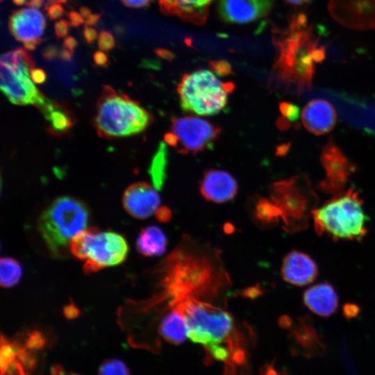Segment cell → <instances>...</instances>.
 <instances>
[{"instance_id": "1", "label": "cell", "mask_w": 375, "mask_h": 375, "mask_svg": "<svg viewBox=\"0 0 375 375\" xmlns=\"http://www.w3.org/2000/svg\"><path fill=\"white\" fill-rule=\"evenodd\" d=\"M278 55L274 72L284 83L302 91L311 87L317 65L326 57L315 27L304 12L294 14L288 26L274 34Z\"/></svg>"}, {"instance_id": "2", "label": "cell", "mask_w": 375, "mask_h": 375, "mask_svg": "<svg viewBox=\"0 0 375 375\" xmlns=\"http://www.w3.org/2000/svg\"><path fill=\"white\" fill-rule=\"evenodd\" d=\"M153 122L145 108L110 85L103 86L97 104L94 125L103 138L115 139L138 134Z\"/></svg>"}, {"instance_id": "3", "label": "cell", "mask_w": 375, "mask_h": 375, "mask_svg": "<svg viewBox=\"0 0 375 375\" xmlns=\"http://www.w3.org/2000/svg\"><path fill=\"white\" fill-rule=\"evenodd\" d=\"M318 234L334 240H355L367 233V216L362 200L353 188L334 196L312 212Z\"/></svg>"}, {"instance_id": "4", "label": "cell", "mask_w": 375, "mask_h": 375, "mask_svg": "<svg viewBox=\"0 0 375 375\" xmlns=\"http://www.w3.org/2000/svg\"><path fill=\"white\" fill-rule=\"evenodd\" d=\"M176 306L183 312L188 325V338L202 345L206 353L218 348H226L242 353L233 339L234 322L232 316L210 303L189 299Z\"/></svg>"}, {"instance_id": "5", "label": "cell", "mask_w": 375, "mask_h": 375, "mask_svg": "<svg viewBox=\"0 0 375 375\" xmlns=\"http://www.w3.org/2000/svg\"><path fill=\"white\" fill-rule=\"evenodd\" d=\"M88 210L81 201L63 196L56 199L40 215L38 228L50 253L62 257L71 240L85 230Z\"/></svg>"}, {"instance_id": "6", "label": "cell", "mask_w": 375, "mask_h": 375, "mask_svg": "<svg viewBox=\"0 0 375 375\" xmlns=\"http://www.w3.org/2000/svg\"><path fill=\"white\" fill-rule=\"evenodd\" d=\"M234 84L223 82L211 69L185 74L177 87L180 106L185 112L201 116L214 115L226 106Z\"/></svg>"}, {"instance_id": "7", "label": "cell", "mask_w": 375, "mask_h": 375, "mask_svg": "<svg viewBox=\"0 0 375 375\" xmlns=\"http://www.w3.org/2000/svg\"><path fill=\"white\" fill-rule=\"evenodd\" d=\"M128 250L127 242L122 235L95 228L82 231L69 244L71 253L84 261L83 269L86 273L96 272L122 262Z\"/></svg>"}, {"instance_id": "8", "label": "cell", "mask_w": 375, "mask_h": 375, "mask_svg": "<svg viewBox=\"0 0 375 375\" xmlns=\"http://www.w3.org/2000/svg\"><path fill=\"white\" fill-rule=\"evenodd\" d=\"M306 176L299 175L274 183L271 188L272 201L279 208L282 219L292 228L303 227L317 201V196Z\"/></svg>"}, {"instance_id": "9", "label": "cell", "mask_w": 375, "mask_h": 375, "mask_svg": "<svg viewBox=\"0 0 375 375\" xmlns=\"http://www.w3.org/2000/svg\"><path fill=\"white\" fill-rule=\"evenodd\" d=\"M178 255V254H177ZM174 256L176 262L171 266L169 277H166V290L174 307L209 289L212 275L207 262L191 256Z\"/></svg>"}, {"instance_id": "10", "label": "cell", "mask_w": 375, "mask_h": 375, "mask_svg": "<svg viewBox=\"0 0 375 375\" xmlns=\"http://www.w3.org/2000/svg\"><path fill=\"white\" fill-rule=\"evenodd\" d=\"M221 131L220 127L197 117H174L164 140L179 153L195 154L210 149Z\"/></svg>"}, {"instance_id": "11", "label": "cell", "mask_w": 375, "mask_h": 375, "mask_svg": "<svg viewBox=\"0 0 375 375\" xmlns=\"http://www.w3.org/2000/svg\"><path fill=\"white\" fill-rule=\"evenodd\" d=\"M320 161L325 176L319 183V188L334 196L343 192L350 176L356 172L355 165L331 139L323 147Z\"/></svg>"}, {"instance_id": "12", "label": "cell", "mask_w": 375, "mask_h": 375, "mask_svg": "<svg viewBox=\"0 0 375 375\" xmlns=\"http://www.w3.org/2000/svg\"><path fill=\"white\" fill-rule=\"evenodd\" d=\"M30 72L31 69L24 65L12 71L1 64V90L13 104L33 105L38 108L47 97L31 81Z\"/></svg>"}, {"instance_id": "13", "label": "cell", "mask_w": 375, "mask_h": 375, "mask_svg": "<svg viewBox=\"0 0 375 375\" xmlns=\"http://www.w3.org/2000/svg\"><path fill=\"white\" fill-rule=\"evenodd\" d=\"M328 10L344 27L360 31L375 29V0H328Z\"/></svg>"}, {"instance_id": "14", "label": "cell", "mask_w": 375, "mask_h": 375, "mask_svg": "<svg viewBox=\"0 0 375 375\" xmlns=\"http://www.w3.org/2000/svg\"><path fill=\"white\" fill-rule=\"evenodd\" d=\"M275 0H219L217 12L222 20L230 24H246L266 16Z\"/></svg>"}, {"instance_id": "15", "label": "cell", "mask_w": 375, "mask_h": 375, "mask_svg": "<svg viewBox=\"0 0 375 375\" xmlns=\"http://www.w3.org/2000/svg\"><path fill=\"white\" fill-rule=\"evenodd\" d=\"M155 189L144 182L128 186L122 198L125 210L129 215L138 219H145L156 213L160 199Z\"/></svg>"}, {"instance_id": "16", "label": "cell", "mask_w": 375, "mask_h": 375, "mask_svg": "<svg viewBox=\"0 0 375 375\" xmlns=\"http://www.w3.org/2000/svg\"><path fill=\"white\" fill-rule=\"evenodd\" d=\"M200 192L206 200L224 203L235 197L238 192V184L228 172L210 169L204 173L200 181Z\"/></svg>"}, {"instance_id": "17", "label": "cell", "mask_w": 375, "mask_h": 375, "mask_svg": "<svg viewBox=\"0 0 375 375\" xmlns=\"http://www.w3.org/2000/svg\"><path fill=\"white\" fill-rule=\"evenodd\" d=\"M45 26L46 19L43 14L31 8L12 11L8 20L10 34L21 42L40 38Z\"/></svg>"}, {"instance_id": "18", "label": "cell", "mask_w": 375, "mask_h": 375, "mask_svg": "<svg viewBox=\"0 0 375 375\" xmlns=\"http://www.w3.org/2000/svg\"><path fill=\"white\" fill-rule=\"evenodd\" d=\"M301 122L310 133L324 135L335 126L337 113L333 105L326 100L313 99L303 108Z\"/></svg>"}, {"instance_id": "19", "label": "cell", "mask_w": 375, "mask_h": 375, "mask_svg": "<svg viewBox=\"0 0 375 375\" xmlns=\"http://www.w3.org/2000/svg\"><path fill=\"white\" fill-rule=\"evenodd\" d=\"M315 262L306 253L292 251L283 258L281 276L288 283L303 286L312 283L317 276Z\"/></svg>"}, {"instance_id": "20", "label": "cell", "mask_w": 375, "mask_h": 375, "mask_svg": "<svg viewBox=\"0 0 375 375\" xmlns=\"http://www.w3.org/2000/svg\"><path fill=\"white\" fill-rule=\"evenodd\" d=\"M214 0H158L161 12L196 24L206 22Z\"/></svg>"}, {"instance_id": "21", "label": "cell", "mask_w": 375, "mask_h": 375, "mask_svg": "<svg viewBox=\"0 0 375 375\" xmlns=\"http://www.w3.org/2000/svg\"><path fill=\"white\" fill-rule=\"evenodd\" d=\"M303 300L306 306L321 317L332 315L338 307V297L333 287L327 283L316 284L305 291Z\"/></svg>"}, {"instance_id": "22", "label": "cell", "mask_w": 375, "mask_h": 375, "mask_svg": "<svg viewBox=\"0 0 375 375\" xmlns=\"http://www.w3.org/2000/svg\"><path fill=\"white\" fill-rule=\"evenodd\" d=\"M44 117L49 133L54 136L67 134L75 123L72 112L65 105L47 98L38 108Z\"/></svg>"}, {"instance_id": "23", "label": "cell", "mask_w": 375, "mask_h": 375, "mask_svg": "<svg viewBox=\"0 0 375 375\" xmlns=\"http://www.w3.org/2000/svg\"><path fill=\"white\" fill-rule=\"evenodd\" d=\"M292 336L298 353L306 358H310L324 354L325 351L324 344L315 328L306 320H301L296 327H294Z\"/></svg>"}, {"instance_id": "24", "label": "cell", "mask_w": 375, "mask_h": 375, "mask_svg": "<svg viewBox=\"0 0 375 375\" xmlns=\"http://www.w3.org/2000/svg\"><path fill=\"white\" fill-rule=\"evenodd\" d=\"M159 333L165 340L172 344H180L188 338L186 319L178 306L174 307L162 318Z\"/></svg>"}, {"instance_id": "25", "label": "cell", "mask_w": 375, "mask_h": 375, "mask_svg": "<svg viewBox=\"0 0 375 375\" xmlns=\"http://www.w3.org/2000/svg\"><path fill=\"white\" fill-rule=\"evenodd\" d=\"M167 246V238L163 231L156 226L143 228L137 239L138 251L146 256L162 254Z\"/></svg>"}, {"instance_id": "26", "label": "cell", "mask_w": 375, "mask_h": 375, "mask_svg": "<svg viewBox=\"0 0 375 375\" xmlns=\"http://www.w3.org/2000/svg\"><path fill=\"white\" fill-rule=\"evenodd\" d=\"M167 148L165 144L161 142L156 151L149 169L154 188L161 190L166 178Z\"/></svg>"}, {"instance_id": "27", "label": "cell", "mask_w": 375, "mask_h": 375, "mask_svg": "<svg viewBox=\"0 0 375 375\" xmlns=\"http://www.w3.org/2000/svg\"><path fill=\"white\" fill-rule=\"evenodd\" d=\"M19 263L11 258H3L0 262V283L3 288H10L16 285L22 276Z\"/></svg>"}, {"instance_id": "28", "label": "cell", "mask_w": 375, "mask_h": 375, "mask_svg": "<svg viewBox=\"0 0 375 375\" xmlns=\"http://www.w3.org/2000/svg\"><path fill=\"white\" fill-rule=\"evenodd\" d=\"M255 215L257 219L264 224L276 222L280 217L282 219V213L279 208L272 201L261 199L256 206Z\"/></svg>"}, {"instance_id": "29", "label": "cell", "mask_w": 375, "mask_h": 375, "mask_svg": "<svg viewBox=\"0 0 375 375\" xmlns=\"http://www.w3.org/2000/svg\"><path fill=\"white\" fill-rule=\"evenodd\" d=\"M279 110L281 117L278 119V127L282 130L290 127L292 124L296 123L300 117L299 108L291 102L283 101L279 103Z\"/></svg>"}, {"instance_id": "30", "label": "cell", "mask_w": 375, "mask_h": 375, "mask_svg": "<svg viewBox=\"0 0 375 375\" xmlns=\"http://www.w3.org/2000/svg\"><path fill=\"white\" fill-rule=\"evenodd\" d=\"M98 375H130V372L123 361L117 358H110L101 364Z\"/></svg>"}, {"instance_id": "31", "label": "cell", "mask_w": 375, "mask_h": 375, "mask_svg": "<svg viewBox=\"0 0 375 375\" xmlns=\"http://www.w3.org/2000/svg\"><path fill=\"white\" fill-rule=\"evenodd\" d=\"M97 44L101 51H109L115 47V40L110 31L102 30L98 35Z\"/></svg>"}, {"instance_id": "32", "label": "cell", "mask_w": 375, "mask_h": 375, "mask_svg": "<svg viewBox=\"0 0 375 375\" xmlns=\"http://www.w3.org/2000/svg\"><path fill=\"white\" fill-rule=\"evenodd\" d=\"M1 64L6 65L12 71H16L19 66L16 51H10L3 54L1 57Z\"/></svg>"}, {"instance_id": "33", "label": "cell", "mask_w": 375, "mask_h": 375, "mask_svg": "<svg viewBox=\"0 0 375 375\" xmlns=\"http://www.w3.org/2000/svg\"><path fill=\"white\" fill-rule=\"evenodd\" d=\"M15 51L17 53L19 64L26 65L31 70L35 68V61L31 55L25 49L19 47L15 49Z\"/></svg>"}, {"instance_id": "34", "label": "cell", "mask_w": 375, "mask_h": 375, "mask_svg": "<svg viewBox=\"0 0 375 375\" xmlns=\"http://www.w3.org/2000/svg\"><path fill=\"white\" fill-rule=\"evenodd\" d=\"M210 69L219 76H226L232 72L231 66L225 61L212 62L210 63Z\"/></svg>"}, {"instance_id": "35", "label": "cell", "mask_w": 375, "mask_h": 375, "mask_svg": "<svg viewBox=\"0 0 375 375\" xmlns=\"http://www.w3.org/2000/svg\"><path fill=\"white\" fill-rule=\"evenodd\" d=\"M70 24L66 19H60L54 24L55 35L57 39L67 36L69 31Z\"/></svg>"}, {"instance_id": "36", "label": "cell", "mask_w": 375, "mask_h": 375, "mask_svg": "<svg viewBox=\"0 0 375 375\" xmlns=\"http://www.w3.org/2000/svg\"><path fill=\"white\" fill-rule=\"evenodd\" d=\"M47 17L50 20H56L61 17L65 12L63 7L59 4H53L45 8Z\"/></svg>"}, {"instance_id": "37", "label": "cell", "mask_w": 375, "mask_h": 375, "mask_svg": "<svg viewBox=\"0 0 375 375\" xmlns=\"http://www.w3.org/2000/svg\"><path fill=\"white\" fill-rule=\"evenodd\" d=\"M60 51L54 44L46 46L42 51V57L47 61L52 60L59 56Z\"/></svg>"}, {"instance_id": "38", "label": "cell", "mask_w": 375, "mask_h": 375, "mask_svg": "<svg viewBox=\"0 0 375 375\" xmlns=\"http://www.w3.org/2000/svg\"><path fill=\"white\" fill-rule=\"evenodd\" d=\"M66 15L69 19L70 26L72 27L77 28L85 22L81 15L74 10L68 11Z\"/></svg>"}, {"instance_id": "39", "label": "cell", "mask_w": 375, "mask_h": 375, "mask_svg": "<svg viewBox=\"0 0 375 375\" xmlns=\"http://www.w3.org/2000/svg\"><path fill=\"white\" fill-rule=\"evenodd\" d=\"M31 80L37 84L44 83L47 79L45 72L40 68H33L30 72Z\"/></svg>"}, {"instance_id": "40", "label": "cell", "mask_w": 375, "mask_h": 375, "mask_svg": "<svg viewBox=\"0 0 375 375\" xmlns=\"http://www.w3.org/2000/svg\"><path fill=\"white\" fill-rule=\"evenodd\" d=\"M155 214L157 219L161 222H168L172 217L171 210L166 206L158 208Z\"/></svg>"}, {"instance_id": "41", "label": "cell", "mask_w": 375, "mask_h": 375, "mask_svg": "<svg viewBox=\"0 0 375 375\" xmlns=\"http://www.w3.org/2000/svg\"><path fill=\"white\" fill-rule=\"evenodd\" d=\"M122 3L129 8H140L148 6L153 0H120Z\"/></svg>"}, {"instance_id": "42", "label": "cell", "mask_w": 375, "mask_h": 375, "mask_svg": "<svg viewBox=\"0 0 375 375\" xmlns=\"http://www.w3.org/2000/svg\"><path fill=\"white\" fill-rule=\"evenodd\" d=\"M83 37L86 42L89 44H93L97 37V31L94 28L85 26L83 29Z\"/></svg>"}, {"instance_id": "43", "label": "cell", "mask_w": 375, "mask_h": 375, "mask_svg": "<svg viewBox=\"0 0 375 375\" xmlns=\"http://www.w3.org/2000/svg\"><path fill=\"white\" fill-rule=\"evenodd\" d=\"M93 60L95 65L99 67H106L108 63L107 55L101 51H97L94 52Z\"/></svg>"}, {"instance_id": "44", "label": "cell", "mask_w": 375, "mask_h": 375, "mask_svg": "<svg viewBox=\"0 0 375 375\" xmlns=\"http://www.w3.org/2000/svg\"><path fill=\"white\" fill-rule=\"evenodd\" d=\"M64 314L68 319H73L78 317L79 310L74 304L67 305L64 308Z\"/></svg>"}, {"instance_id": "45", "label": "cell", "mask_w": 375, "mask_h": 375, "mask_svg": "<svg viewBox=\"0 0 375 375\" xmlns=\"http://www.w3.org/2000/svg\"><path fill=\"white\" fill-rule=\"evenodd\" d=\"M44 41L43 38H39L36 39L29 40L23 42L24 47L30 51H33L36 49L37 46L42 43Z\"/></svg>"}, {"instance_id": "46", "label": "cell", "mask_w": 375, "mask_h": 375, "mask_svg": "<svg viewBox=\"0 0 375 375\" xmlns=\"http://www.w3.org/2000/svg\"><path fill=\"white\" fill-rule=\"evenodd\" d=\"M78 42L72 36L66 37L62 42V46L64 48L69 49L71 51H74V49L77 47Z\"/></svg>"}, {"instance_id": "47", "label": "cell", "mask_w": 375, "mask_h": 375, "mask_svg": "<svg viewBox=\"0 0 375 375\" xmlns=\"http://www.w3.org/2000/svg\"><path fill=\"white\" fill-rule=\"evenodd\" d=\"M103 13H95V14H91L90 16H88L85 19V25L86 26H96L100 18L101 17Z\"/></svg>"}, {"instance_id": "48", "label": "cell", "mask_w": 375, "mask_h": 375, "mask_svg": "<svg viewBox=\"0 0 375 375\" xmlns=\"http://www.w3.org/2000/svg\"><path fill=\"white\" fill-rule=\"evenodd\" d=\"M58 57L62 61L69 62L71 61L73 57V52L66 48H63L60 50Z\"/></svg>"}, {"instance_id": "49", "label": "cell", "mask_w": 375, "mask_h": 375, "mask_svg": "<svg viewBox=\"0 0 375 375\" xmlns=\"http://www.w3.org/2000/svg\"><path fill=\"white\" fill-rule=\"evenodd\" d=\"M44 3V0H28L26 2V6L35 9L41 8Z\"/></svg>"}, {"instance_id": "50", "label": "cell", "mask_w": 375, "mask_h": 375, "mask_svg": "<svg viewBox=\"0 0 375 375\" xmlns=\"http://www.w3.org/2000/svg\"><path fill=\"white\" fill-rule=\"evenodd\" d=\"M292 6H301L310 2L312 0H284Z\"/></svg>"}, {"instance_id": "51", "label": "cell", "mask_w": 375, "mask_h": 375, "mask_svg": "<svg viewBox=\"0 0 375 375\" xmlns=\"http://www.w3.org/2000/svg\"><path fill=\"white\" fill-rule=\"evenodd\" d=\"M80 14L83 18H87L88 16L91 15V10L85 6H82L80 8L79 10Z\"/></svg>"}, {"instance_id": "52", "label": "cell", "mask_w": 375, "mask_h": 375, "mask_svg": "<svg viewBox=\"0 0 375 375\" xmlns=\"http://www.w3.org/2000/svg\"><path fill=\"white\" fill-rule=\"evenodd\" d=\"M68 0H47L46 4H45V6H44V8L53 5V4H56V3H66Z\"/></svg>"}, {"instance_id": "53", "label": "cell", "mask_w": 375, "mask_h": 375, "mask_svg": "<svg viewBox=\"0 0 375 375\" xmlns=\"http://www.w3.org/2000/svg\"><path fill=\"white\" fill-rule=\"evenodd\" d=\"M27 0H12L13 3H15L17 6H22L23 4L26 3Z\"/></svg>"}, {"instance_id": "54", "label": "cell", "mask_w": 375, "mask_h": 375, "mask_svg": "<svg viewBox=\"0 0 375 375\" xmlns=\"http://www.w3.org/2000/svg\"><path fill=\"white\" fill-rule=\"evenodd\" d=\"M3 0H1V1H2Z\"/></svg>"}]
</instances>
